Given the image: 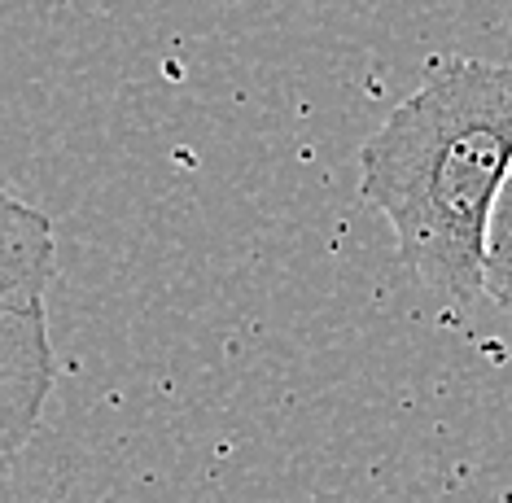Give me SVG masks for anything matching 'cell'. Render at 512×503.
<instances>
[{"instance_id": "obj_3", "label": "cell", "mask_w": 512, "mask_h": 503, "mask_svg": "<svg viewBox=\"0 0 512 503\" xmlns=\"http://www.w3.org/2000/svg\"><path fill=\"white\" fill-rule=\"evenodd\" d=\"M57 272V232L44 210L0 184V298H44Z\"/></svg>"}, {"instance_id": "obj_2", "label": "cell", "mask_w": 512, "mask_h": 503, "mask_svg": "<svg viewBox=\"0 0 512 503\" xmlns=\"http://www.w3.org/2000/svg\"><path fill=\"white\" fill-rule=\"evenodd\" d=\"M57 385L44 298H0V460L27 447Z\"/></svg>"}, {"instance_id": "obj_4", "label": "cell", "mask_w": 512, "mask_h": 503, "mask_svg": "<svg viewBox=\"0 0 512 503\" xmlns=\"http://www.w3.org/2000/svg\"><path fill=\"white\" fill-rule=\"evenodd\" d=\"M482 298L499 311H512V171L499 189L482 237Z\"/></svg>"}, {"instance_id": "obj_1", "label": "cell", "mask_w": 512, "mask_h": 503, "mask_svg": "<svg viewBox=\"0 0 512 503\" xmlns=\"http://www.w3.org/2000/svg\"><path fill=\"white\" fill-rule=\"evenodd\" d=\"M512 171V62L438 57L359 154L394 254L451 307L482 298V237Z\"/></svg>"}]
</instances>
